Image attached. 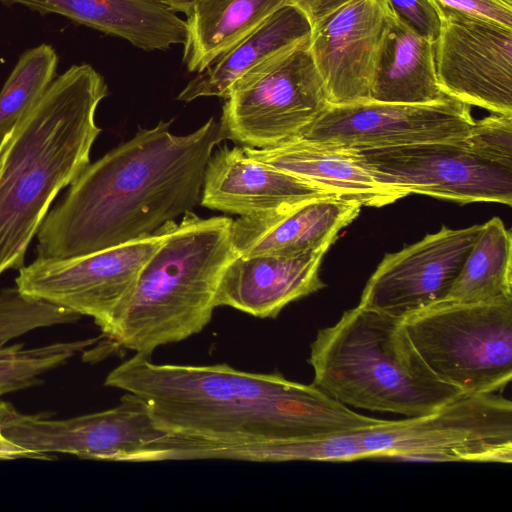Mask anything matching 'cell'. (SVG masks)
<instances>
[{
    "instance_id": "cell-26",
    "label": "cell",
    "mask_w": 512,
    "mask_h": 512,
    "mask_svg": "<svg viewBox=\"0 0 512 512\" xmlns=\"http://www.w3.org/2000/svg\"><path fill=\"white\" fill-rule=\"evenodd\" d=\"M58 56L46 43L26 50L0 91V140L39 100L56 77Z\"/></svg>"
},
{
    "instance_id": "cell-23",
    "label": "cell",
    "mask_w": 512,
    "mask_h": 512,
    "mask_svg": "<svg viewBox=\"0 0 512 512\" xmlns=\"http://www.w3.org/2000/svg\"><path fill=\"white\" fill-rule=\"evenodd\" d=\"M310 33L311 25L305 15L287 4L211 66L197 73L177 98L184 102L210 96L225 99L242 77L274 57L308 42Z\"/></svg>"
},
{
    "instance_id": "cell-14",
    "label": "cell",
    "mask_w": 512,
    "mask_h": 512,
    "mask_svg": "<svg viewBox=\"0 0 512 512\" xmlns=\"http://www.w3.org/2000/svg\"><path fill=\"white\" fill-rule=\"evenodd\" d=\"M481 229L482 224L443 227L386 254L359 305L403 319L445 301Z\"/></svg>"
},
{
    "instance_id": "cell-17",
    "label": "cell",
    "mask_w": 512,
    "mask_h": 512,
    "mask_svg": "<svg viewBox=\"0 0 512 512\" xmlns=\"http://www.w3.org/2000/svg\"><path fill=\"white\" fill-rule=\"evenodd\" d=\"M325 196L336 195L249 157L243 147L224 145L208 160L200 204L252 216Z\"/></svg>"
},
{
    "instance_id": "cell-11",
    "label": "cell",
    "mask_w": 512,
    "mask_h": 512,
    "mask_svg": "<svg viewBox=\"0 0 512 512\" xmlns=\"http://www.w3.org/2000/svg\"><path fill=\"white\" fill-rule=\"evenodd\" d=\"M357 150V149H356ZM383 185L461 204L512 205V168L487 161L462 140L357 150Z\"/></svg>"
},
{
    "instance_id": "cell-29",
    "label": "cell",
    "mask_w": 512,
    "mask_h": 512,
    "mask_svg": "<svg viewBox=\"0 0 512 512\" xmlns=\"http://www.w3.org/2000/svg\"><path fill=\"white\" fill-rule=\"evenodd\" d=\"M437 6L456 9L512 28V0H432Z\"/></svg>"
},
{
    "instance_id": "cell-27",
    "label": "cell",
    "mask_w": 512,
    "mask_h": 512,
    "mask_svg": "<svg viewBox=\"0 0 512 512\" xmlns=\"http://www.w3.org/2000/svg\"><path fill=\"white\" fill-rule=\"evenodd\" d=\"M464 145L475 155L512 168V114H497L474 121Z\"/></svg>"
},
{
    "instance_id": "cell-2",
    "label": "cell",
    "mask_w": 512,
    "mask_h": 512,
    "mask_svg": "<svg viewBox=\"0 0 512 512\" xmlns=\"http://www.w3.org/2000/svg\"><path fill=\"white\" fill-rule=\"evenodd\" d=\"M172 121L139 128L89 164L48 212L37 237L42 258L93 253L157 231L200 203L208 160L222 140L211 117L187 135Z\"/></svg>"
},
{
    "instance_id": "cell-25",
    "label": "cell",
    "mask_w": 512,
    "mask_h": 512,
    "mask_svg": "<svg viewBox=\"0 0 512 512\" xmlns=\"http://www.w3.org/2000/svg\"><path fill=\"white\" fill-rule=\"evenodd\" d=\"M511 262V231L493 217L482 224L446 300L479 303L512 297Z\"/></svg>"
},
{
    "instance_id": "cell-32",
    "label": "cell",
    "mask_w": 512,
    "mask_h": 512,
    "mask_svg": "<svg viewBox=\"0 0 512 512\" xmlns=\"http://www.w3.org/2000/svg\"><path fill=\"white\" fill-rule=\"evenodd\" d=\"M157 3L163 5L170 11L176 13V12H182L184 14H188L191 7L194 5V3L197 0H154Z\"/></svg>"
},
{
    "instance_id": "cell-6",
    "label": "cell",
    "mask_w": 512,
    "mask_h": 512,
    "mask_svg": "<svg viewBox=\"0 0 512 512\" xmlns=\"http://www.w3.org/2000/svg\"><path fill=\"white\" fill-rule=\"evenodd\" d=\"M276 462L398 459L512 462V403L492 394L462 395L438 411L322 437L278 441Z\"/></svg>"
},
{
    "instance_id": "cell-21",
    "label": "cell",
    "mask_w": 512,
    "mask_h": 512,
    "mask_svg": "<svg viewBox=\"0 0 512 512\" xmlns=\"http://www.w3.org/2000/svg\"><path fill=\"white\" fill-rule=\"evenodd\" d=\"M42 15L55 13L146 51L184 45L186 22L154 0H0Z\"/></svg>"
},
{
    "instance_id": "cell-7",
    "label": "cell",
    "mask_w": 512,
    "mask_h": 512,
    "mask_svg": "<svg viewBox=\"0 0 512 512\" xmlns=\"http://www.w3.org/2000/svg\"><path fill=\"white\" fill-rule=\"evenodd\" d=\"M427 368L464 395L492 394L512 378V297L443 301L402 319Z\"/></svg>"
},
{
    "instance_id": "cell-31",
    "label": "cell",
    "mask_w": 512,
    "mask_h": 512,
    "mask_svg": "<svg viewBox=\"0 0 512 512\" xmlns=\"http://www.w3.org/2000/svg\"><path fill=\"white\" fill-rule=\"evenodd\" d=\"M13 459L47 460L44 456L26 450L9 440L0 427V461Z\"/></svg>"
},
{
    "instance_id": "cell-10",
    "label": "cell",
    "mask_w": 512,
    "mask_h": 512,
    "mask_svg": "<svg viewBox=\"0 0 512 512\" xmlns=\"http://www.w3.org/2000/svg\"><path fill=\"white\" fill-rule=\"evenodd\" d=\"M0 427L13 443L47 460L62 453L135 462L148 446L170 435L157 426L147 404L127 392L113 408L62 420L43 413L23 414L0 399Z\"/></svg>"
},
{
    "instance_id": "cell-19",
    "label": "cell",
    "mask_w": 512,
    "mask_h": 512,
    "mask_svg": "<svg viewBox=\"0 0 512 512\" xmlns=\"http://www.w3.org/2000/svg\"><path fill=\"white\" fill-rule=\"evenodd\" d=\"M327 250L293 255H237L226 267L216 306L275 319L293 301L325 287L319 270Z\"/></svg>"
},
{
    "instance_id": "cell-30",
    "label": "cell",
    "mask_w": 512,
    "mask_h": 512,
    "mask_svg": "<svg viewBox=\"0 0 512 512\" xmlns=\"http://www.w3.org/2000/svg\"><path fill=\"white\" fill-rule=\"evenodd\" d=\"M288 4L299 9L312 26L350 0H287Z\"/></svg>"
},
{
    "instance_id": "cell-8",
    "label": "cell",
    "mask_w": 512,
    "mask_h": 512,
    "mask_svg": "<svg viewBox=\"0 0 512 512\" xmlns=\"http://www.w3.org/2000/svg\"><path fill=\"white\" fill-rule=\"evenodd\" d=\"M309 41L242 77L225 98L219 122L223 140L251 148L302 137L328 108Z\"/></svg>"
},
{
    "instance_id": "cell-28",
    "label": "cell",
    "mask_w": 512,
    "mask_h": 512,
    "mask_svg": "<svg viewBox=\"0 0 512 512\" xmlns=\"http://www.w3.org/2000/svg\"><path fill=\"white\" fill-rule=\"evenodd\" d=\"M391 10L411 28L434 42L439 35L441 20L432 0H387Z\"/></svg>"
},
{
    "instance_id": "cell-1",
    "label": "cell",
    "mask_w": 512,
    "mask_h": 512,
    "mask_svg": "<svg viewBox=\"0 0 512 512\" xmlns=\"http://www.w3.org/2000/svg\"><path fill=\"white\" fill-rule=\"evenodd\" d=\"M104 384L141 398L157 426L170 435L205 443L310 439L383 420L355 412L314 384L226 363L156 364L134 354Z\"/></svg>"
},
{
    "instance_id": "cell-12",
    "label": "cell",
    "mask_w": 512,
    "mask_h": 512,
    "mask_svg": "<svg viewBox=\"0 0 512 512\" xmlns=\"http://www.w3.org/2000/svg\"><path fill=\"white\" fill-rule=\"evenodd\" d=\"M436 7L441 27L433 42L434 62L441 90L470 106L512 114V28Z\"/></svg>"
},
{
    "instance_id": "cell-16",
    "label": "cell",
    "mask_w": 512,
    "mask_h": 512,
    "mask_svg": "<svg viewBox=\"0 0 512 512\" xmlns=\"http://www.w3.org/2000/svg\"><path fill=\"white\" fill-rule=\"evenodd\" d=\"M82 316L50 302L23 294L16 286L0 291V399L41 384V376L96 346L102 335L26 347L13 342L33 330L70 324Z\"/></svg>"
},
{
    "instance_id": "cell-15",
    "label": "cell",
    "mask_w": 512,
    "mask_h": 512,
    "mask_svg": "<svg viewBox=\"0 0 512 512\" xmlns=\"http://www.w3.org/2000/svg\"><path fill=\"white\" fill-rule=\"evenodd\" d=\"M387 0H350L311 26L309 51L330 105L369 101Z\"/></svg>"
},
{
    "instance_id": "cell-22",
    "label": "cell",
    "mask_w": 512,
    "mask_h": 512,
    "mask_svg": "<svg viewBox=\"0 0 512 512\" xmlns=\"http://www.w3.org/2000/svg\"><path fill=\"white\" fill-rule=\"evenodd\" d=\"M447 98L438 84L433 42L417 33L390 8L369 101L433 104Z\"/></svg>"
},
{
    "instance_id": "cell-24",
    "label": "cell",
    "mask_w": 512,
    "mask_h": 512,
    "mask_svg": "<svg viewBox=\"0 0 512 512\" xmlns=\"http://www.w3.org/2000/svg\"><path fill=\"white\" fill-rule=\"evenodd\" d=\"M287 4V0H197L185 21L187 69L204 71Z\"/></svg>"
},
{
    "instance_id": "cell-5",
    "label": "cell",
    "mask_w": 512,
    "mask_h": 512,
    "mask_svg": "<svg viewBox=\"0 0 512 512\" xmlns=\"http://www.w3.org/2000/svg\"><path fill=\"white\" fill-rule=\"evenodd\" d=\"M307 361L313 384L348 407L418 417L464 395L427 368L401 318L359 304L317 332Z\"/></svg>"
},
{
    "instance_id": "cell-13",
    "label": "cell",
    "mask_w": 512,
    "mask_h": 512,
    "mask_svg": "<svg viewBox=\"0 0 512 512\" xmlns=\"http://www.w3.org/2000/svg\"><path fill=\"white\" fill-rule=\"evenodd\" d=\"M470 105L448 97L433 104L364 101L329 105L302 138L357 150L458 141L470 131Z\"/></svg>"
},
{
    "instance_id": "cell-20",
    "label": "cell",
    "mask_w": 512,
    "mask_h": 512,
    "mask_svg": "<svg viewBox=\"0 0 512 512\" xmlns=\"http://www.w3.org/2000/svg\"><path fill=\"white\" fill-rule=\"evenodd\" d=\"M242 147L255 160L361 206L381 207L408 196L380 183L353 148L302 137L267 148Z\"/></svg>"
},
{
    "instance_id": "cell-9",
    "label": "cell",
    "mask_w": 512,
    "mask_h": 512,
    "mask_svg": "<svg viewBox=\"0 0 512 512\" xmlns=\"http://www.w3.org/2000/svg\"><path fill=\"white\" fill-rule=\"evenodd\" d=\"M171 222L152 234L70 258L37 257L15 279L25 295L91 317L105 336L135 289L139 275L169 235Z\"/></svg>"
},
{
    "instance_id": "cell-18",
    "label": "cell",
    "mask_w": 512,
    "mask_h": 512,
    "mask_svg": "<svg viewBox=\"0 0 512 512\" xmlns=\"http://www.w3.org/2000/svg\"><path fill=\"white\" fill-rule=\"evenodd\" d=\"M357 202L319 197L233 220L231 240L240 256L293 255L328 250L360 213Z\"/></svg>"
},
{
    "instance_id": "cell-3",
    "label": "cell",
    "mask_w": 512,
    "mask_h": 512,
    "mask_svg": "<svg viewBox=\"0 0 512 512\" xmlns=\"http://www.w3.org/2000/svg\"><path fill=\"white\" fill-rule=\"evenodd\" d=\"M107 94L91 65H73L0 140V276L24 266L52 202L90 164Z\"/></svg>"
},
{
    "instance_id": "cell-4",
    "label": "cell",
    "mask_w": 512,
    "mask_h": 512,
    "mask_svg": "<svg viewBox=\"0 0 512 512\" xmlns=\"http://www.w3.org/2000/svg\"><path fill=\"white\" fill-rule=\"evenodd\" d=\"M233 219L186 212L143 267L122 314L95 347L151 357L160 346L200 333L211 321L221 277L238 255Z\"/></svg>"
}]
</instances>
